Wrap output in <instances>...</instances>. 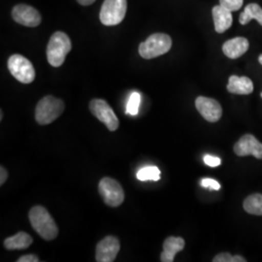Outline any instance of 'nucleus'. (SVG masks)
I'll return each instance as SVG.
<instances>
[{"mask_svg":"<svg viewBox=\"0 0 262 262\" xmlns=\"http://www.w3.org/2000/svg\"><path fill=\"white\" fill-rule=\"evenodd\" d=\"M29 222L33 229L43 239L52 241L58 235L56 222L50 215L47 209L42 206H34L29 211Z\"/></svg>","mask_w":262,"mask_h":262,"instance_id":"nucleus-1","label":"nucleus"},{"mask_svg":"<svg viewBox=\"0 0 262 262\" xmlns=\"http://www.w3.org/2000/svg\"><path fill=\"white\" fill-rule=\"evenodd\" d=\"M71 41L64 32L56 31L48 43L47 58L49 63L54 67L62 66L67 54L71 51Z\"/></svg>","mask_w":262,"mask_h":262,"instance_id":"nucleus-2","label":"nucleus"},{"mask_svg":"<svg viewBox=\"0 0 262 262\" xmlns=\"http://www.w3.org/2000/svg\"><path fill=\"white\" fill-rule=\"evenodd\" d=\"M64 108L66 105L61 99L53 95H47L38 102L35 109V120L41 125L50 124L63 113Z\"/></svg>","mask_w":262,"mask_h":262,"instance_id":"nucleus-3","label":"nucleus"},{"mask_svg":"<svg viewBox=\"0 0 262 262\" xmlns=\"http://www.w3.org/2000/svg\"><path fill=\"white\" fill-rule=\"evenodd\" d=\"M172 47V39L164 33H155L139 46V54L143 58L151 59L162 56L170 51Z\"/></svg>","mask_w":262,"mask_h":262,"instance_id":"nucleus-4","label":"nucleus"},{"mask_svg":"<svg viewBox=\"0 0 262 262\" xmlns=\"http://www.w3.org/2000/svg\"><path fill=\"white\" fill-rule=\"evenodd\" d=\"M127 9L126 0H105L99 18L104 26H117L124 19Z\"/></svg>","mask_w":262,"mask_h":262,"instance_id":"nucleus-5","label":"nucleus"},{"mask_svg":"<svg viewBox=\"0 0 262 262\" xmlns=\"http://www.w3.org/2000/svg\"><path fill=\"white\" fill-rule=\"evenodd\" d=\"M10 73L23 84H30L35 79V69L27 57L13 55L8 59Z\"/></svg>","mask_w":262,"mask_h":262,"instance_id":"nucleus-6","label":"nucleus"},{"mask_svg":"<svg viewBox=\"0 0 262 262\" xmlns=\"http://www.w3.org/2000/svg\"><path fill=\"white\" fill-rule=\"evenodd\" d=\"M98 191L108 206H120L124 200L122 186L114 179L109 177L101 179L98 185Z\"/></svg>","mask_w":262,"mask_h":262,"instance_id":"nucleus-7","label":"nucleus"},{"mask_svg":"<svg viewBox=\"0 0 262 262\" xmlns=\"http://www.w3.org/2000/svg\"><path fill=\"white\" fill-rule=\"evenodd\" d=\"M90 110L94 117H96L100 122H103L110 131L118 129L120 122L116 114L113 111L110 105L103 99H93L90 102Z\"/></svg>","mask_w":262,"mask_h":262,"instance_id":"nucleus-8","label":"nucleus"},{"mask_svg":"<svg viewBox=\"0 0 262 262\" xmlns=\"http://www.w3.org/2000/svg\"><path fill=\"white\" fill-rule=\"evenodd\" d=\"M121 249L118 238L107 236L96 245L95 259L97 262H113Z\"/></svg>","mask_w":262,"mask_h":262,"instance_id":"nucleus-9","label":"nucleus"},{"mask_svg":"<svg viewBox=\"0 0 262 262\" xmlns=\"http://www.w3.org/2000/svg\"><path fill=\"white\" fill-rule=\"evenodd\" d=\"M12 17L16 23L29 28L38 27L42 20L37 10L27 4L16 5L12 11Z\"/></svg>","mask_w":262,"mask_h":262,"instance_id":"nucleus-10","label":"nucleus"},{"mask_svg":"<svg viewBox=\"0 0 262 262\" xmlns=\"http://www.w3.org/2000/svg\"><path fill=\"white\" fill-rule=\"evenodd\" d=\"M195 107L200 115L210 122H216L223 115V108L215 99L199 96L195 100Z\"/></svg>","mask_w":262,"mask_h":262,"instance_id":"nucleus-11","label":"nucleus"},{"mask_svg":"<svg viewBox=\"0 0 262 262\" xmlns=\"http://www.w3.org/2000/svg\"><path fill=\"white\" fill-rule=\"evenodd\" d=\"M235 154L239 157L253 156L262 159V144L252 134H246L241 137L234 146Z\"/></svg>","mask_w":262,"mask_h":262,"instance_id":"nucleus-12","label":"nucleus"},{"mask_svg":"<svg viewBox=\"0 0 262 262\" xmlns=\"http://www.w3.org/2000/svg\"><path fill=\"white\" fill-rule=\"evenodd\" d=\"M185 240L181 237H168L163 243V252L160 254V261L173 262L175 255L184 250Z\"/></svg>","mask_w":262,"mask_h":262,"instance_id":"nucleus-13","label":"nucleus"},{"mask_svg":"<svg viewBox=\"0 0 262 262\" xmlns=\"http://www.w3.org/2000/svg\"><path fill=\"white\" fill-rule=\"evenodd\" d=\"M249 41L244 37H235L226 41L223 45V52L225 56L231 59L243 56L249 50Z\"/></svg>","mask_w":262,"mask_h":262,"instance_id":"nucleus-14","label":"nucleus"},{"mask_svg":"<svg viewBox=\"0 0 262 262\" xmlns=\"http://www.w3.org/2000/svg\"><path fill=\"white\" fill-rule=\"evenodd\" d=\"M231 13L232 12L225 9L222 5H216L213 8V19L215 24V31L217 33H224L228 28H231L233 21Z\"/></svg>","mask_w":262,"mask_h":262,"instance_id":"nucleus-15","label":"nucleus"},{"mask_svg":"<svg viewBox=\"0 0 262 262\" xmlns=\"http://www.w3.org/2000/svg\"><path fill=\"white\" fill-rule=\"evenodd\" d=\"M227 91L230 94H250L253 92V84L252 80L246 76L238 77L232 75L229 77Z\"/></svg>","mask_w":262,"mask_h":262,"instance_id":"nucleus-16","label":"nucleus"},{"mask_svg":"<svg viewBox=\"0 0 262 262\" xmlns=\"http://www.w3.org/2000/svg\"><path fill=\"white\" fill-rule=\"evenodd\" d=\"M32 242H33V239L30 235L20 231L14 236L6 238L4 241V247L9 251L25 250V249H28Z\"/></svg>","mask_w":262,"mask_h":262,"instance_id":"nucleus-17","label":"nucleus"},{"mask_svg":"<svg viewBox=\"0 0 262 262\" xmlns=\"http://www.w3.org/2000/svg\"><path fill=\"white\" fill-rule=\"evenodd\" d=\"M252 19L257 20V23L262 26V8L256 3H251L246 6L243 13L240 14L239 21L241 25H247Z\"/></svg>","mask_w":262,"mask_h":262,"instance_id":"nucleus-18","label":"nucleus"},{"mask_svg":"<svg viewBox=\"0 0 262 262\" xmlns=\"http://www.w3.org/2000/svg\"><path fill=\"white\" fill-rule=\"evenodd\" d=\"M244 209L251 215H262V194L254 193L244 201Z\"/></svg>","mask_w":262,"mask_h":262,"instance_id":"nucleus-19","label":"nucleus"},{"mask_svg":"<svg viewBox=\"0 0 262 262\" xmlns=\"http://www.w3.org/2000/svg\"><path fill=\"white\" fill-rule=\"evenodd\" d=\"M137 179L141 182H146V181L157 182L160 180V170L157 166L144 167L138 171Z\"/></svg>","mask_w":262,"mask_h":262,"instance_id":"nucleus-20","label":"nucleus"},{"mask_svg":"<svg viewBox=\"0 0 262 262\" xmlns=\"http://www.w3.org/2000/svg\"><path fill=\"white\" fill-rule=\"evenodd\" d=\"M141 95L138 93L131 94L126 106V113L130 116H137L140 106Z\"/></svg>","mask_w":262,"mask_h":262,"instance_id":"nucleus-21","label":"nucleus"},{"mask_svg":"<svg viewBox=\"0 0 262 262\" xmlns=\"http://www.w3.org/2000/svg\"><path fill=\"white\" fill-rule=\"evenodd\" d=\"M214 262H245L246 259L240 255H231L230 253H223L215 255Z\"/></svg>","mask_w":262,"mask_h":262,"instance_id":"nucleus-22","label":"nucleus"},{"mask_svg":"<svg viewBox=\"0 0 262 262\" xmlns=\"http://www.w3.org/2000/svg\"><path fill=\"white\" fill-rule=\"evenodd\" d=\"M244 0H220V5L230 12L238 11L243 6Z\"/></svg>","mask_w":262,"mask_h":262,"instance_id":"nucleus-23","label":"nucleus"},{"mask_svg":"<svg viewBox=\"0 0 262 262\" xmlns=\"http://www.w3.org/2000/svg\"><path fill=\"white\" fill-rule=\"evenodd\" d=\"M200 185H201V187L209 188V189H211V190H220V189H221L220 183H219L217 181L214 180V179H202Z\"/></svg>","mask_w":262,"mask_h":262,"instance_id":"nucleus-24","label":"nucleus"},{"mask_svg":"<svg viewBox=\"0 0 262 262\" xmlns=\"http://www.w3.org/2000/svg\"><path fill=\"white\" fill-rule=\"evenodd\" d=\"M204 162L210 167H217L219 165H221L222 159L211 155H206L204 157Z\"/></svg>","mask_w":262,"mask_h":262,"instance_id":"nucleus-25","label":"nucleus"},{"mask_svg":"<svg viewBox=\"0 0 262 262\" xmlns=\"http://www.w3.org/2000/svg\"><path fill=\"white\" fill-rule=\"evenodd\" d=\"M18 262H38L39 258L34 254H27V255H23L20 256L19 259L17 260Z\"/></svg>","mask_w":262,"mask_h":262,"instance_id":"nucleus-26","label":"nucleus"},{"mask_svg":"<svg viewBox=\"0 0 262 262\" xmlns=\"http://www.w3.org/2000/svg\"><path fill=\"white\" fill-rule=\"evenodd\" d=\"M8 178V172L6 168H4L3 166L0 167V185L3 186V184L6 182V180Z\"/></svg>","mask_w":262,"mask_h":262,"instance_id":"nucleus-27","label":"nucleus"},{"mask_svg":"<svg viewBox=\"0 0 262 262\" xmlns=\"http://www.w3.org/2000/svg\"><path fill=\"white\" fill-rule=\"evenodd\" d=\"M81 5L83 6H89L91 4H93L95 0H77Z\"/></svg>","mask_w":262,"mask_h":262,"instance_id":"nucleus-28","label":"nucleus"},{"mask_svg":"<svg viewBox=\"0 0 262 262\" xmlns=\"http://www.w3.org/2000/svg\"><path fill=\"white\" fill-rule=\"evenodd\" d=\"M258 61H259V63L262 66V55H260L259 57H258Z\"/></svg>","mask_w":262,"mask_h":262,"instance_id":"nucleus-29","label":"nucleus"},{"mask_svg":"<svg viewBox=\"0 0 262 262\" xmlns=\"http://www.w3.org/2000/svg\"><path fill=\"white\" fill-rule=\"evenodd\" d=\"M2 118H3V114H2V111L0 112V121L2 120Z\"/></svg>","mask_w":262,"mask_h":262,"instance_id":"nucleus-30","label":"nucleus"},{"mask_svg":"<svg viewBox=\"0 0 262 262\" xmlns=\"http://www.w3.org/2000/svg\"><path fill=\"white\" fill-rule=\"evenodd\" d=\"M260 96H261V98H262V93H261V94H260Z\"/></svg>","mask_w":262,"mask_h":262,"instance_id":"nucleus-31","label":"nucleus"}]
</instances>
